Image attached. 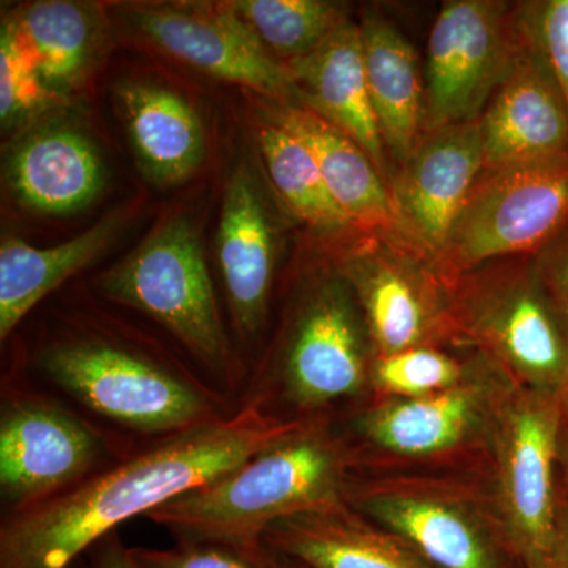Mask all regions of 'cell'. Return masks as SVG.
<instances>
[{
	"label": "cell",
	"instance_id": "obj_1",
	"mask_svg": "<svg viewBox=\"0 0 568 568\" xmlns=\"http://www.w3.org/2000/svg\"><path fill=\"white\" fill-rule=\"evenodd\" d=\"M304 420L272 416L253 402L212 424L162 437L77 487L7 515L0 568H70L123 523L211 484Z\"/></svg>",
	"mask_w": 568,
	"mask_h": 568
},
{
	"label": "cell",
	"instance_id": "obj_2",
	"mask_svg": "<svg viewBox=\"0 0 568 568\" xmlns=\"http://www.w3.org/2000/svg\"><path fill=\"white\" fill-rule=\"evenodd\" d=\"M358 455L324 416L149 515L178 541L263 547L283 519L347 503Z\"/></svg>",
	"mask_w": 568,
	"mask_h": 568
},
{
	"label": "cell",
	"instance_id": "obj_3",
	"mask_svg": "<svg viewBox=\"0 0 568 568\" xmlns=\"http://www.w3.org/2000/svg\"><path fill=\"white\" fill-rule=\"evenodd\" d=\"M37 368L97 416L144 435H178L233 414L196 377L106 339L52 343Z\"/></svg>",
	"mask_w": 568,
	"mask_h": 568
},
{
	"label": "cell",
	"instance_id": "obj_4",
	"mask_svg": "<svg viewBox=\"0 0 568 568\" xmlns=\"http://www.w3.org/2000/svg\"><path fill=\"white\" fill-rule=\"evenodd\" d=\"M447 284L459 347L485 355L515 386L559 395L568 379V338L534 254L489 261Z\"/></svg>",
	"mask_w": 568,
	"mask_h": 568
},
{
	"label": "cell",
	"instance_id": "obj_5",
	"mask_svg": "<svg viewBox=\"0 0 568 568\" xmlns=\"http://www.w3.org/2000/svg\"><path fill=\"white\" fill-rule=\"evenodd\" d=\"M347 503L405 540L433 568H504V551H510L491 489L459 478H354Z\"/></svg>",
	"mask_w": 568,
	"mask_h": 568
},
{
	"label": "cell",
	"instance_id": "obj_6",
	"mask_svg": "<svg viewBox=\"0 0 568 568\" xmlns=\"http://www.w3.org/2000/svg\"><path fill=\"white\" fill-rule=\"evenodd\" d=\"M559 395L515 387L493 435L491 495L511 555L525 568H549L559 537Z\"/></svg>",
	"mask_w": 568,
	"mask_h": 568
},
{
	"label": "cell",
	"instance_id": "obj_7",
	"mask_svg": "<svg viewBox=\"0 0 568 568\" xmlns=\"http://www.w3.org/2000/svg\"><path fill=\"white\" fill-rule=\"evenodd\" d=\"M97 286L111 301L163 325L213 372L230 368V343L203 245L189 220H168L126 260L104 272Z\"/></svg>",
	"mask_w": 568,
	"mask_h": 568
},
{
	"label": "cell",
	"instance_id": "obj_8",
	"mask_svg": "<svg viewBox=\"0 0 568 568\" xmlns=\"http://www.w3.org/2000/svg\"><path fill=\"white\" fill-rule=\"evenodd\" d=\"M568 224V156L484 168L452 224L436 268L446 282L470 268L528 256Z\"/></svg>",
	"mask_w": 568,
	"mask_h": 568
},
{
	"label": "cell",
	"instance_id": "obj_9",
	"mask_svg": "<svg viewBox=\"0 0 568 568\" xmlns=\"http://www.w3.org/2000/svg\"><path fill=\"white\" fill-rule=\"evenodd\" d=\"M342 242L336 272L353 291L375 355L459 346L448 284L418 246L361 231Z\"/></svg>",
	"mask_w": 568,
	"mask_h": 568
},
{
	"label": "cell",
	"instance_id": "obj_10",
	"mask_svg": "<svg viewBox=\"0 0 568 568\" xmlns=\"http://www.w3.org/2000/svg\"><path fill=\"white\" fill-rule=\"evenodd\" d=\"M474 353L465 381L437 394L373 399L354 418L365 447L384 458L443 462L491 452L500 410L515 386L485 355Z\"/></svg>",
	"mask_w": 568,
	"mask_h": 568
},
{
	"label": "cell",
	"instance_id": "obj_11",
	"mask_svg": "<svg viewBox=\"0 0 568 568\" xmlns=\"http://www.w3.org/2000/svg\"><path fill=\"white\" fill-rule=\"evenodd\" d=\"M515 3L447 0L429 31L424 130L477 121L517 58Z\"/></svg>",
	"mask_w": 568,
	"mask_h": 568
},
{
	"label": "cell",
	"instance_id": "obj_12",
	"mask_svg": "<svg viewBox=\"0 0 568 568\" xmlns=\"http://www.w3.org/2000/svg\"><path fill=\"white\" fill-rule=\"evenodd\" d=\"M373 353L353 291L343 276L317 280L298 306L284 346L280 381L301 418L369 392Z\"/></svg>",
	"mask_w": 568,
	"mask_h": 568
},
{
	"label": "cell",
	"instance_id": "obj_13",
	"mask_svg": "<svg viewBox=\"0 0 568 568\" xmlns=\"http://www.w3.org/2000/svg\"><path fill=\"white\" fill-rule=\"evenodd\" d=\"M103 437L37 394H13L0 414V493L9 514L44 503L99 473Z\"/></svg>",
	"mask_w": 568,
	"mask_h": 568
},
{
	"label": "cell",
	"instance_id": "obj_14",
	"mask_svg": "<svg viewBox=\"0 0 568 568\" xmlns=\"http://www.w3.org/2000/svg\"><path fill=\"white\" fill-rule=\"evenodd\" d=\"M130 20L155 47L219 80L291 103V71L227 3H168L130 9Z\"/></svg>",
	"mask_w": 568,
	"mask_h": 568
},
{
	"label": "cell",
	"instance_id": "obj_15",
	"mask_svg": "<svg viewBox=\"0 0 568 568\" xmlns=\"http://www.w3.org/2000/svg\"><path fill=\"white\" fill-rule=\"evenodd\" d=\"M481 170L477 119L424 133L392 175L390 192L403 234L435 265Z\"/></svg>",
	"mask_w": 568,
	"mask_h": 568
},
{
	"label": "cell",
	"instance_id": "obj_16",
	"mask_svg": "<svg viewBox=\"0 0 568 568\" xmlns=\"http://www.w3.org/2000/svg\"><path fill=\"white\" fill-rule=\"evenodd\" d=\"M478 126L484 168L568 156L566 99L547 62L523 37L517 58L478 118Z\"/></svg>",
	"mask_w": 568,
	"mask_h": 568
},
{
	"label": "cell",
	"instance_id": "obj_17",
	"mask_svg": "<svg viewBox=\"0 0 568 568\" xmlns=\"http://www.w3.org/2000/svg\"><path fill=\"white\" fill-rule=\"evenodd\" d=\"M286 67L302 104L357 142L390 185L394 170L369 99L358 22L347 21L315 51L293 59Z\"/></svg>",
	"mask_w": 568,
	"mask_h": 568
},
{
	"label": "cell",
	"instance_id": "obj_18",
	"mask_svg": "<svg viewBox=\"0 0 568 568\" xmlns=\"http://www.w3.org/2000/svg\"><path fill=\"white\" fill-rule=\"evenodd\" d=\"M268 108L271 122L293 133L313 153L328 192L355 230L406 239L390 185L357 142L302 103L274 102Z\"/></svg>",
	"mask_w": 568,
	"mask_h": 568
},
{
	"label": "cell",
	"instance_id": "obj_19",
	"mask_svg": "<svg viewBox=\"0 0 568 568\" xmlns=\"http://www.w3.org/2000/svg\"><path fill=\"white\" fill-rule=\"evenodd\" d=\"M263 541L301 568H433L405 540L349 503L283 519Z\"/></svg>",
	"mask_w": 568,
	"mask_h": 568
},
{
	"label": "cell",
	"instance_id": "obj_20",
	"mask_svg": "<svg viewBox=\"0 0 568 568\" xmlns=\"http://www.w3.org/2000/svg\"><path fill=\"white\" fill-rule=\"evenodd\" d=\"M216 252L235 327L254 335L267 315L275 248L263 194L245 168L227 183Z\"/></svg>",
	"mask_w": 568,
	"mask_h": 568
},
{
	"label": "cell",
	"instance_id": "obj_21",
	"mask_svg": "<svg viewBox=\"0 0 568 568\" xmlns=\"http://www.w3.org/2000/svg\"><path fill=\"white\" fill-rule=\"evenodd\" d=\"M358 28L364 41L369 99L395 171L425 133L424 70L410 41L379 11L366 9Z\"/></svg>",
	"mask_w": 568,
	"mask_h": 568
},
{
	"label": "cell",
	"instance_id": "obj_22",
	"mask_svg": "<svg viewBox=\"0 0 568 568\" xmlns=\"http://www.w3.org/2000/svg\"><path fill=\"white\" fill-rule=\"evenodd\" d=\"M9 182L18 203L43 215L85 207L102 192L106 168L84 134L47 129L31 134L10 156Z\"/></svg>",
	"mask_w": 568,
	"mask_h": 568
},
{
	"label": "cell",
	"instance_id": "obj_23",
	"mask_svg": "<svg viewBox=\"0 0 568 568\" xmlns=\"http://www.w3.org/2000/svg\"><path fill=\"white\" fill-rule=\"evenodd\" d=\"M118 100L134 155L151 181L174 185L201 166L205 156L203 123L179 93L129 82L119 88Z\"/></svg>",
	"mask_w": 568,
	"mask_h": 568
},
{
	"label": "cell",
	"instance_id": "obj_24",
	"mask_svg": "<svg viewBox=\"0 0 568 568\" xmlns=\"http://www.w3.org/2000/svg\"><path fill=\"white\" fill-rule=\"evenodd\" d=\"M119 224V216H106L54 248H36L20 239L3 241L0 246V338H9L41 298L100 256L118 234Z\"/></svg>",
	"mask_w": 568,
	"mask_h": 568
},
{
	"label": "cell",
	"instance_id": "obj_25",
	"mask_svg": "<svg viewBox=\"0 0 568 568\" xmlns=\"http://www.w3.org/2000/svg\"><path fill=\"white\" fill-rule=\"evenodd\" d=\"M28 44L50 91H71L82 84L99 50L95 10L67 0H41L11 18Z\"/></svg>",
	"mask_w": 568,
	"mask_h": 568
},
{
	"label": "cell",
	"instance_id": "obj_26",
	"mask_svg": "<svg viewBox=\"0 0 568 568\" xmlns=\"http://www.w3.org/2000/svg\"><path fill=\"white\" fill-rule=\"evenodd\" d=\"M257 140L276 193L298 220L335 242L358 233L328 192L315 156L304 142L274 122L261 126Z\"/></svg>",
	"mask_w": 568,
	"mask_h": 568
},
{
	"label": "cell",
	"instance_id": "obj_27",
	"mask_svg": "<svg viewBox=\"0 0 568 568\" xmlns=\"http://www.w3.org/2000/svg\"><path fill=\"white\" fill-rule=\"evenodd\" d=\"M231 6L284 65L315 51L351 21L346 6L325 0H241Z\"/></svg>",
	"mask_w": 568,
	"mask_h": 568
},
{
	"label": "cell",
	"instance_id": "obj_28",
	"mask_svg": "<svg viewBox=\"0 0 568 568\" xmlns=\"http://www.w3.org/2000/svg\"><path fill=\"white\" fill-rule=\"evenodd\" d=\"M473 364L474 353L458 357L439 346L375 355L368 394L373 399H409L437 394L465 381Z\"/></svg>",
	"mask_w": 568,
	"mask_h": 568
},
{
	"label": "cell",
	"instance_id": "obj_29",
	"mask_svg": "<svg viewBox=\"0 0 568 568\" xmlns=\"http://www.w3.org/2000/svg\"><path fill=\"white\" fill-rule=\"evenodd\" d=\"M55 93L41 78L39 67L14 21L3 20L0 33V119L11 126L43 110Z\"/></svg>",
	"mask_w": 568,
	"mask_h": 568
},
{
	"label": "cell",
	"instance_id": "obj_30",
	"mask_svg": "<svg viewBox=\"0 0 568 568\" xmlns=\"http://www.w3.org/2000/svg\"><path fill=\"white\" fill-rule=\"evenodd\" d=\"M519 33L547 62L568 106V0L515 2Z\"/></svg>",
	"mask_w": 568,
	"mask_h": 568
},
{
	"label": "cell",
	"instance_id": "obj_31",
	"mask_svg": "<svg viewBox=\"0 0 568 568\" xmlns=\"http://www.w3.org/2000/svg\"><path fill=\"white\" fill-rule=\"evenodd\" d=\"M142 568H283L282 558L263 547L178 541L168 549L132 548Z\"/></svg>",
	"mask_w": 568,
	"mask_h": 568
},
{
	"label": "cell",
	"instance_id": "obj_32",
	"mask_svg": "<svg viewBox=\"0 0 568 568\" xmlns=\"http://www.w3.org/2000/svg\"><path fill=\"white\" fill-rule=\"evenodd\" d=\"M534 263L568 338V224L534 254Z\"/></svg>",
	"mask_w": 568,
	"mask_h": 568
},
{
	"label": "cell",
	"instance_id": "obj_33",
	"mask_svg": "<svg viewBox=\"0 0 568 568\" xmlns=\"http://www.w3.org/2000/svg\"><path fill=\"white\" fill-rule=\"evenodd\" d=\"M92 568H142L133 556L132 548H126L118 530L103 538L95 547Z\"/></svg>",
	"mask_w": 568,
	"mask_h": 568
},
{
	"label": "cell",
	"instance_id": "obj_34",
	"mask_svg": "<svg viewBox=\"0 0 568 568\" xmlns=\"http://www.w3.org/2000/svg\"><path fill=\"white\" fill-rule=\"evenodd\" d=\"M549 568H568V514L560 500L559 510V537L556 545L555 556H552Z\"/></svg>",
	"mask_w": 568,
	"mask_h": 568
},
{
	"label": "cell",
	"instance_id": "obj_35",
	"mask_svg": "<svg viewBox=\"0 0 568 568\" xmlns=\"http://www.w3.org/2000/svg\"><path fill=\"white\" fill-rule=\"evenodd\" d=\"M559 474L562 477V500L564 507H566L568 514V425H564L562 436H560L559 447Z\"/></svg>",
	"mask_w": 568,
	"mask_h": 568
},
{
	"label": "cell",
	"instance_id": "obj_36",
	"mask_svg": "<svg viewBox=\"0 0 568 568\" xmlns=\"http://www.w3.org/2000/svg\"><path fill=\"white\" fill-rule=\"evenodd\" d=\"M560 407H562L564 420L568 425V379L566 386L559 392Z\"/></svg>",
	"mask_w": 568,
	"mask_h": 568
}]
</instances>
